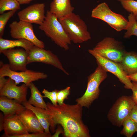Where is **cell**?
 <instances>
[{
  "instance_id": "obj_22",
  "label": "cell",
  "mask_w": 137,
  "mask_h": 137,
  "mask_svg": "<svg viewBox=\"0 0 137 137\" xmlns=\"http://www.w3.org/2000/svg\"><path fill=\"white\" fill-rule=\"evenodd\" d=\"M28 87L30 90L31 95L28 102L36 107L47 110V104L43 100V95L38 89L32 82L30 83Z\"/></svg>"
},
{
  "instance_id": "obj_27",
  "label": "cell",
  "mask_w": 137,
  "mask_h": 137,
  "mask_svg": "<svg viewBox=\"0 0 137 137\" xmlns=\"http://www.w3.org/2000/svg\"><path fill=\"white\" fill-rule=\"evenodd\" d=\"M14 10L10 11L4 13L0 15V38L3 36L6 25L10 18L12 17L16 11Z\"/></svg>"
},
{
  "instance_id": "obj_25",
  "label": "cell",
  "mask_w": 137,
  "mask_h": 137,
  "mask_svg": "<svg viewBox=\"0 0 137 137\" xmlns=\"http://www.w3.org/2000/svg\"><path fill=\"white\" fill-rule=\"evenodd\" d=\"M128 25L124 38H129L133 35L137 36V21L135 16L132 13H130L128 16Z\"/></svg>"
},
{
  "instance_id": "obj_37",
  "label": "cell",
  "mask_w": 137,
  "mask_h": 137,
  "mask_svg": "<svg viewBox=\"0 0 137 137\" xmlns=\"http://www.w3.org/2000/svg\"><path fill=\"white\" fill-rule=\"evenodd\" d=\"M20 4H27L29 3L33 0H17Z\"/></svg>"
},
{
  "instance_id": "obj_10",
  "label": "cell",
  "mask_w": 137,
  "mask_h": 137,
  "mask_svg": "<svg viewBox=\"0 0 137 137\" xmlns=\"http://www.w3.org/2000/svg\"><path fill=\"white\" fill-rule=\"evenodd\" d=\"M11 36L16 39H23L32 42L34 45L41 48H44V42L39 40L34 32L31 23L20 20L15 21L10 24Z\"/></svg>"
},
{
  "instance_id": "obj_16",
  "label": "cell",
  "mask_w": 137,
  "mask_h": 137,
  "mask_svg": "<svg viewBox=\"0 0 137 137\" xmlns=\"http://www.w3.org/2000/svg\"><path fill=\"white\" fill-rule=\"evenodd\" d=\"M4 133L1 137H9L29 133L16 114L4 117Z\"/></svg>"
},
{
  "instance_id": "obj_11",
  "label": "cell",
  "mask_w": 137,
  "mask_h": 137,
  "mask_svg": "<svg viewBox=\"0 0 137 137\" xmlns=\"http://www.w3.org/2000/svg\"><path fill=\"white\" fill-rule=\"evenodd\" d=\"M29 54L28 64L38 62L50 65L60 70L66 75H69L63 67L57 56L51 51L34 45Z\"/></svg>"
},
{
  "instance_id": "obj_4",
  "label": "cell",
  "mask_w": 137,
  "mask_h": 137,
  "mask_svg": "<svg viewBox=\"0 0 137 137\" xmlns=\"http://www.w3.org/2000/svg\"><path fill=\"white\" fill-rule=\"evenodd\" d=\"M107 77V72L98 65L95 71L88 77L86 90L81 97L76 99L77 104L82 107L89 108L99 97L100 92L99 86Z\"/></svg>"
},
{
  "instance_id": "obj_17",
  "label": "cell",
  "mask_w": 137,
  "mask_h": 137,
  "mask_svg": "<svg viewBox=\"0 0 137 137\" xmlns=\"http://www.w3.org/2000/svg\"><path fill=\"white\" fill-rule=\"evenodd\" d=\"M15 100L4 96L0 97V110L3 112L4 117H7L25 109L22 104Z\"/></svg>"
},
{
  "instance_id": "obj_33",
  "label": "cell",
  "mask_w": 137,
  "mask_h": 137,
  "mask_svg": "<svg viewBox=\"0 0 137 137\" xmlns=\"http://www.w3.org/2000/svg\"><path fill=\"white\" fill-rule=\"evenodd\" d=\"M57 127L55 130L54 133L52 135L51 137H59V135L61 134L63 135L64 133L63 129L60 125H58Z\"/></svg>"
},
{
  "instance_id": "obj_30",
  "label": "cell",
  "mask_w": 137,
  "mask_h": 137,
  "mask_svg": "<svg viewBox=\"0 0 137 137\" xmlns=\"http://www.w3.org/2000/svg\"><path fill=\"white\" fill-rule=\"evenodd\" d=\"M52 134L47 133L45 132H37L28 133L22 135H15L10 136L9 137H50Z\"/></svg>"
},
{
  "instance_id": "obj_35",
  "label": "cell",
  "mask_w": 137,
  "mask_h": 137,
  "mask_svg": "<svg viewBox=\"0 0 137 137\" xmlns=\"http://www.w3.org/2000/svg\"><path fill=\"white\" fill-rule=\"evenodd\" d=\"M128 77L131 81L137 82V72L128 75Z\"/></svg>"
},
{
  "instance_id": "obj_8",
  "label": "cell",
  "mask_w": 137,
  "mask_h": 137,
  "mask_svg": "<svg viewBox=\"0 0 137 137\" xmlns=\"http://www.w3.org/2000/svg\"><path fill=\"white\" fill-rule=\"evenodd\" d=\"M0 77H8L13 80L17 85L23 83L28 86L31 83L40 79H46L47 75L43 72L27 69L18 72L11 70L9 64L0 62Z\"/></svg>"
},
{
  "instance_id": "obj_29",
  "label": "cell",
  "mask_w": 137,
  "mask_h": 137,
  "mask_svg": "<svg viewBox=\"0 0 137 137\" xmlns=\"http://www.w3.org/2000/svg\"><path fill=\"white\" fill-rule=\"evenodd\" d=\"M58 91L55 89L52 91H49L47 90L44 89L42 91V93L44 94L43 97L48 98L53 105H56L58 103L57 93Z\"/></svg>"
},
{
  "instance_id": "obj_23",
  "label": "cell",
  "mask_w": 137,
  "mask_h": 137,
  "mask_svg": "<svg viewBox=\"0 0 137 137\" xmlns=\"http://www.w3.org/2000/svg\"><path fill=\"white\" fill-rule=\"evenodd\" d=\"M122 126L123 128L120 133L126 137H132L137 132V125L128 117L124 120Z\"/></svg>"
},
{
  "instance_id": "obj_32",
  "label": "cell",
  "mask_w": 137,
  "mask_h": 137,
  "mask_svg": "<svg viewBox=\"0 0 137 137\" xmlns=\"http://www.w3.org/2000/svg\"><path fill=\"white\" fill-rule=\"evenodd\" d=\"M137 125V105L134 106L128 116Z\"/></svg>"
},
{
  "instance_id": "obj_34",
  "label": "cell",
  "mask_w": 137,
  "mask_h": 137,
  "mask_svg": "<svg viewBox=\"0 0 137 137\" xmlns=\"http://www.w3.org/2000/svg\"><path fill=\"white\" fill-rule=\"evenodd\" d=\"M4 114L0 112V131L4 130Z\"/></svg>"
},
{
  "instance_id": "obj_38",
  "label": "cell",
  "mask_w": 137,
  "mask_h": 137,
  "mask_svg": "<svg viewBox=\"0 0 137 137\" xmlns=\"http://www.w3.org/2000/svg\"><path fill=\"white\" fill-rule=\"evenodd\" d=\"M135 19L137 21V15H136V16H135Z\"/></svg>"
},
{
  "instance_id": "obj_15",
  "label": "cell",
  "mask_w": 137,
  "mask_h": 137,
  "mask_svg": "<svg viewBox=\"0 0 137 137\" xmlns=\"http://www.w3.org/2000/svg\"><path fill=\"white\" fill-rule=\"evenodd\" d=\"M16 114L29 133L45 132L36 115L31 110L26 108Z\"/></svg>"
},
{
  "instance_id": "obj_36",
  "label": "cell",
  "mask_w": 137,
  "mask_h": 137,
  "mask_svg": "<svg viewBox=\"0 0 137 137\" xmlns=\"http://www.w3.org/2000/svg\"><path fill=\"white\" fill-rule=\"evenodd\" d=\"M4 77H0V89H1L5 85L8 79H6Z\"/></svg>"
},
{
  "instance_id": "obj_6",
  "label": "cell",
  "mask_w": 137,
  "mask_h": 137,
  "mask_svg": "<svg viewBox=\"0 0 137 137\" xmlns=\"http://www.w3.org/2000/svg\"><path fill=\"white\" fill-rule=\"evenodd\" d=\"M91 16L106 22L117 31L126 30L128 25V20L122 15L113 12L105 2L99 4L93 9Z\"/></svg>"
},
{
  "instance_id": "obj_18",
  "label": "cell",
  "mask_w": 137,
  "mask_h": 137,
  "mask_svg": "<svg viewBox=\"0 0 137 137\" xmlns=\"http://www.w3.org/2000/svg\"><path fill=\"white\" fill-rule=\"evenodd\" d=\"M74 9L70 0H53L49 10L59 19L73 13Z\"/></svg>"
},
{
  "instance_id": "obj_26",
  "label": "cell",
  "mask_w": 137,
  "mask_h": 137,
  "mask_svg": "<svg viewBox=\"0 0 137 137\" xmlns=\"http://www.w3.org/2000/svg\"><path fill=\"white\" fill-rule=\"evenodd\" d=\"M127 11L137 15V1L135 0H117Z\"/></svg>"
},
{
  "instance_id": "obj_14",
  "label": "cell",
  "mask_w": 137,
  "mask_h": 137,
  "mask_svg": "<svg viewBox=\"0 0 137 137\" xmlns=\"http://www.w3.org/2000/svg\"><path fill=\"white\" fill-rule=\"evenodd\" d=\"M17 85L13 80L9 78L4 86L0 89V96L13 99L22 104L27 101L28 86L24 83L20 86Z\"/></svg>"
},
{
  "instance_id": "obj_21",
  "label": "cell",
  "mask_w": 137,
  "mask_h": 137,
  "mask_svg": "<svg viewBox=\"0 0 137 137\" xmlns=\"http://www.w3.org/2000/svg\"><path fill=\"white\" fill-rule=\"evenodd\" d=\"M25 107L31 110L36 114L45 132L51 134L50 131V121L46 110L36 107L29 103L27 101L22 104Z\"/></svg>"
},
{
  "instance_id": "obj_12",
  "label": "cell",
  "mask_w": 137,
  "mask_h": 137,
  "mask_svg": "<svg viewBox=\"0 0 137 137\" xmlns=\"http://www.w3.org/2000/svg\"><path fill=\"white\" fill-rule=\"evenodd\" d=\"M7 57L10 69L13 71H25L27 69L29 52L23 48L5 49L0 52Z\"/></svg>"
},
{
  "instance_id": "obj_5",
  "label": "cell",
  "mask_w": 137,
  "mask_h": 137,
  "mask_svg": "<svg viewBox=\"0 0 137 137\" xmlns=\"http://www.w3.org/2000/svg\"><path fill=\"white\" fill-rule=\"evenodd\" d=\"M136 105L131 96H121L116 100L109 111L107 115L108 120L113 125L121 127Z\"/></svg>"
},
{
  "instance_id": "obj_1",
  "label": "cell",
  "mask_w": 137,
  "mask_h": 137,
  "mask_svg": "<svg viewBox=\"0 0 137 137\" xmlns=\"http://www.w3.org/2000/svg\"><path fill=\"white\" fill-rule=\"evenodd\" d=\"M46 104V111L49 118L51 132L54 133L56 126L60 125L63 129L64 137H90V131L82 119L83 107L77 104L56 105L48 102Z\"/></svg>"
},
{
  "instance_id": "obj_31",
  "label": "cell",
  "mask_w": 137,
  "mask_h": 137,
  "mask_svg": "<svg viewBox=\"0 0 137 137\" xmlns=\"http://www.w3.org/2000/svg\"><path fill=\"white\" fill-rule=\"evenodd\" d=\"M133 86L131 90L132 92V94L131 96L132 98L137 105V82H132Z\"/></svg>"
},
{
  "instance_id": "obj_13",
  "label": "cell",
  "mask_w": 137,
  "mask_h": 137,
  "mask_svg": "<svg viewBox=\"0 0 137 137\" xmlns=\"http://www.w3.org/2000/svg\"><path fill=\"white\" fill-rule=\"evenodd\" d=\"M45 5L37 3L31 5L19 12L18 15L20 20L41 25L45 20Z\"/></svg>"
},
{
  "instance_id": "obj_3",
  "label": "cell",
  "mask_w": 137,
  "mask_h": 137,
  "mask_svg": "<svg viewBox=\"0 0 137 137\" xmlns=\"http://www.w3.org/2000/svg\"><path fill=\"white\" fill-rule=\"evenodd\" d=\"M71 41L81 43L91 38L85 22L78 15L73 12L58 19Z\"/></svg>"
},
{
  "instance_id": "obj_19",
  "label": "cell",
  "mask_w": 137,
  "mask_h": 137,
  "mask_svg": "<svg viewBox=\"0 0 137 137\" xmlns=\"http://www.w3.org/2000/svg\"><path fill=\"white\" fill-rule=\"evenodd\" d=\"M128 75L137 72V53L134 51L126 52L120 63Z\"/></svg>"
},
{
  "instance_id": "obj_9",
  "label": "cell",
  "mask_w": 137,
  "mask_h": 137,
  "mask_svg": "<svg viewBox=\"0 0 137 137\" xmlns=\"http://www.w3.org/2000/svg\"><path fill=\"white\" fill-rule=\"evenodd\" d=\"M89 53L95 59L98 65L107 72H110L116 76L119 81L124 85L127 89H131L133 85L119 63L106 58L98 54L93 49L88 50Z\"/></svg>"
},
{
  "instance_id": "obj_7",
  "label": "cell",
  "mask_w": 137,
  "mask_h": 137,
  "mask_svg": "<svg viewBox=\"0 0 137 137\" xmlns=\"http://www.w3.org/2000/svg\"><path fill=\"white\" fill-rule=\"evenodd\" d=\"M93 49L101 56L118 63L126 52L121 42L110 37L104 38Z\"/></svg>"
},
{
  "instance_id": "obj_24",
  "label": "cell",
  "mask_w": 137,
  "mask_h": 137,
  "mask_svg": "<svg viewBox=\"0 0 137 137\" xmlns=\"http://www.w3.org/2000/svg\"><path fill=\"white\" fill-rule=\"evenodd\" d=\"M20 5L17 0H0V14L7 11H17L20 9Z\"/></svg>"
},
{
  "instance_id": "obj_2",
  "label": "cell",
  "mask_w": 137,
  "mask_h": 137,
  "mask_svg": "<svg viewBox=\"0 0 137 137\" xmlns=\"http://www.w3.org/2000/svg\"><path fill=\"white\" fill-rule=\"evenodd\" d=\"M39 28L57 45L65 50L68 49L72 41L58 18L49 10L47 11L44 21Z\"/></svg>"
},
{
  "instance_id": "obj_20",
  "label": "cell",
  "mask_w": 137,
  "mask_h": 137,
  "mask_svg": "<svg viewBox=\"0 0 137 137\" xmlns=\"http://www.w3.org/2000/svg\"><path fill=\"white\" fill-rule=\"evenodd\" d=\"M34 45L31 42L24 39L12 40L0 38V52L5 49L20 47L29 53Z\"/></svg>"
},
{
  "instance_id": "obj_28",
  "label": "cell",
  "mask_w": 137,
  "mask_h": 137,
  "mask_svg": "<svg viewBox=\"0 0 137 137\" xmlns=\"http://www.w3.org/2000/svg\"><path fill=\"white\" fill-rule=\"evenodd\" d=\"M70 87H67L64 89L58 91L57 93V100L58 105L63 104L65 99H68V96L70 94Z\"/></svg>"
}]
</instances>
